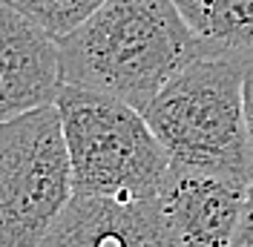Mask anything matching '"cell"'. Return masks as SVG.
<instances>
[{
    "label": "cell",
    "mask_w": 253,
    "mask_h": 247,
    "mask_svg": "<svg viewBox=\"0 0 253 247\" xmlns=\"http://www.w3.org/2000/svg\"><path fill=\"white\" fill-rule=\"evenodd\" d=\"M61 46L15 3L0 0V121L58 104Z\"/></svg>",
    "instance_id": "8992f818"
},
{
    "label": "cell",
    "mask_w": 253,
    "mask_h": 247,
    "mask_svg": "<svg viewBox=\"0 0 253 247\" xmlns=\"http://www.w3.org/2000/svg\"><path fill=\"white\" fill-rule=\"evenodd\" d=\"M35 23H41L52 38H63L95 15L107 0H9Z\"/></svg>",
    "instance_id": "9c48e42d"
},
{
    "label": "cell",
    "mask_w": 253,
    "mask_h": 247,
    "mask_svg": "<svg viewBox=\"0 0 253 247\" xmlns=\"http://www.w3.org/2000/svg\"><path fill=\"white\" fill-rule=\"evenodd\" d=\"M251 178L170 164L158 199L184 247H230L248 201Z\"/></svg>",
    "instance_id": "5b68a950"
},
{
    "label": "cell",
    "mask_w": 253,
    "mask_h": 247,
    "mask_svg": "<svg viewBox=\"0 0 253 247\" xmlns=\"http://www.w3.org/2000/svg\"><path fill=\"white\" fill-rule=\"evenodd\" d=\"M58 46L63 83L141 112L178 72L210 58L173 0H107Z\"/></svg>",
    "instance_id": "6da1fadb"
},
{
    "label": "cell",
    "mask_w": 253,
    "mask_h": 247,
    "mask_svg": "<svg viewBox=\"0 0 253 247\" xmlns=\"http://www.w3.org/2000/svg\"><path fill=\"white\" fill-rule=\"evenodd\" d=\"M242 75L245 63L202 58L150 101L144 118L170 161L251 178L253 161L245 135Z\"/></svg>",
    "instance_id": "3957f363"
},
{
    "label": "cell",
    "mask_w": 253,
    "mask_h": 247,
    "mask_svg": "<svg viewBox=\"0 0 253 247\" xmlns=\"http://www.w3.org/2000/svg\"><path fill=\"white\" fill-rule=\"evenodd\" d=\"M230 247H253V175H251V184H248L245 213H242V221H239V230L233 236V245Z\"/></svg>",
    "instance_id": "8fae6325"
},
{
    "label": "cell",
    "mask_w": 253,
    "mask_h": 247,
    "mask_svg": "<svg viewBox=\"0 0 253 247\" xmlns=\"http://www.w3.org/2000/svg\"><path fill=\"white\" fill-rule=\"evenodd\" d=\"M210 58L253 61V0H173Z\"/></svg>",
    "instance_id": "ba28073f"
},
{
    "label": "cell",
    "mask_w": 253,
    "mask_h": 247,
    "mask_svg": "<svg viewBox=\"0 0 253 247\" xmlns=\"http://www.w3.org/2000/svg\"><path fill=\"white\" fill-rule=\"evenodd\" d=\"M41 247H184L158 196L107 199L75 193Z\"/></svg>",
    "instance_id": "52a82bcc"
},
{
    "label": "cell",
    "mask_w": 253,
    "mask_h": 247,
    "mask_svg": "<svg viewBox=\"0 0 253 247\" xmlns=\"http://www.w3.org/2000/svg\"><path fill=\"white\" fill-rule=\"evenodd\" d=\"M72 196L58 107L0 121V247H41Z\"/></svg>",
    "instance_id": "277c9868"
},
{
    "label": "cell",
    "mask_w": 253,
    "mask_h": 247,
    "mask_svg": "<svg viewBox=\"0 0 253 247\" xmlns=\"http://www.w3.org/2000/svg\"><path fill=\"white\" fill-rule=\"evenodd\" d=\"M55 107L61 112L75 193L107 199L158 196L173 161L141 109L69 83H63Z\"/></svg>",
    "instance_id": "7a4b0ae2"
},
{
    "label": "cell",
    "mask_w": 253,
    "mask_h": 247,
    "mask_svg": "<svg viewBox=\"0 0 253 247\" xmlns=\"http://www.w3.org/2000/svg\"><path fill=\"white\" fill-rule=\"evenodd\" d=\"M242 112H245V135L253 161V61L245 63V75H242Z\"/></svg>",
    "instance_id": "30bf717a"
}]
</instances>
